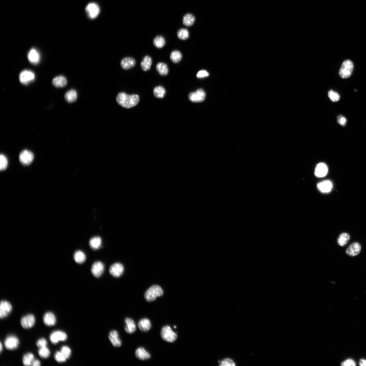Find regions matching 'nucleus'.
Masks as SVG:
<instances>
[{"mask_svg":"<svg viewBox=\"0 0 366 366\" xmlns=\"http://www.w3.org/2000/svg\"><path fill=\"white\" fill-rule=\"evenodd\" d=\"M116 101L120 105L126 108L136 106L139 101V96L136 94L128 95L124 92L119 93L116 97Z\"/></svg>","mask_w":366,"mask_h":366,"instance_id":"nucleus-1","label":"nucleus"},{"mask_svg":"<svg viewBox=\"0 0 366 366\" xmlns=\"http://www.w3.org/2000/svg\"><path fill=\"white\" fill-rule=\"evenodd\" d=\"M164 294L163 290L158 285L152 286L148 289L145 294V298L148 302H153L157 298L162 296Z\"/></svg>","mask_w":366,"mask_h":366,"instance_id":"nucleus-2","label":"nucleus"},{"mask_svg":"<svg viewBox=\"0 0 366 366\" xmlns=\"http://www.w3.org/2000/svg\"><path fill=\"white\" fill-rule=\"evenodd\" d=\"M354 65L351 61L347 60L344 61L340 69L339 75L343 78H347L352 75Z\"/></svg>","mask_w":366,"mask_h":366,"instance_id":"nucleus-3","label":"nucleus"},{"mask_svg":"<svg viewBox=\"0 0 366 366\" xmlns=\"http://www.w3.org/2000/svg\"><path fill=\"white\" fill-rule=\"evenodd\" d=\"M161 335L164 341L169 342H174L177 338V334L168 325L164 327L161 330Z\"/></svg>","mask_w":366,"mask_h":366,"instance_id":"nucleus-4","label":"nucleus"},{"mask_svg":"<svg viewBox=\"0 0 366 366\" xmlns=\"http://www.w3.org/2000/svg\"><path fill=\"white\" fill-rule=\"evenodd\" d=\"M19 343V339L14 335L8 336L4 341L5 347L7 350H10L16 349L18 347Z\"/></svg>","mask_w":366,"mask_h":366,"instance_id":"nucleus-5","label":"nucleus"},{"mask_svg":"<svg viewBox=\"0 0 366 366\" xmlns=\"http://www.w3.org/2000/svg\"><path fill=\"white\" fill-rule=\"evenodd\" d=\"M67 338V334L63 331L60 330L54 331L50 334V336L51 342L54 345L57 344L60 341H66Z\"/></svg>","mask_w":366,"mask_h":366,"instance_id":"nucleus-6","label":"nucleus"},{"mask_svg":"<svg viewBox=\"0 0 366 366\" xmlns=\"http://www.w3.org/2000/svg\"><path fill=\"white\" fill-rule=\"evenodd\" d=\"M34 159L32 152L28 150H24L21 152L19 156L20 162L24 165H28L31 164Z\"/></svg>","mask_w":366,"mask_h":366,"instance_id":"nucleus-7","label":"nucleus"},{"mask_svg":"<svg viewBox=\"0 0 366 366\" xmlns=\"http://www.w3.org/2000/svg\"><path fill=\"white\" fill-rule=\"evenodd\" d=\"M206 94L203 90L198 89L195 92L191 93L189 95L190 101L194 103H200L203 101L205 99Z\"/></svg>","mask_w":366,"mask_h":366,"instance_id":"nucleus-8","label":"nucleus"},{"mask_svg":"<svg viewBox=\"0 0 366 366\" xmlns=\"http://www.w3.org/2000/svg\"><path fill=\"white\" fill-rule=\"evenodd\" d=\"M12 310L11 304L6 300H2L0 304V317L3 319L10 314Z\"/></svg>","mask_w":366,"mask_h":366,"instance_id":"nucleus-9","label":"nucleus"},{"mask_svg":"<svg viewBox=\"0 0 366 366\" xmlns=\"http://www.w3.org/2000/svg\"><path fill=\"white\" fill-rule=\"evenodd\" d=\"M86 11L89 18L93 19L96 18L99 14L100 8L97 4L91 3L87 6Z\"/></svg>","mask_w":366,"mask_h":366,"instance_id":"nucleus-10","label":"nucleus"},{"mask_svg":"<svg viewBox=\"0 0 366 366\" xmlns=\"http://www.w3.org/2000/svg\"><path fill=\"white\" fill-rule=\"evenodd\" d=\"M35 323V317L31 314H28L24 316L20 321L21 326L25 329L32 328Z\"/></svg>","mask_w":366,"mask_h":366,"instance_id":"nucleus-11","label":"nucleus"},{"mask_svg":"<svg viewBox=\"0 0 366 366\" xmlns=\"http://www.w3.org/2000/svg\"><path fill=\"white\" fill-rule=\"evenodd\" d=\"M124 271V266L120 263H116L112 264L109 269V273L113 277H119L123 274Z\"/></svg>","mask_w":366,"mask_h":366,"instance_id":"nucleus-12","label":"nucleus"},{"mask_svg":"<svg viewBox=\"0 0 366 366\" xmlns=\"http://www.w3.org/2000/svg\"><path fill=\"white\" fill-rule=\"evenodd\" d=\"M104 266L101 261H97L92 266L91 272L93 276L96 278L101 277L103 273Z\"/></svg>","mask_w":366,"mask_h":366,"instance_id":"nucleus-13","label":"nucleus"},{"mask_svg":"<svg viewBox=\"0 0 366 366\" xmlns=\"http://www.w3.org/2000/svg\"><path fill=\"white\" fill-rule=\"evenodd\" d=\"M35 75L32 71L24 70L19 75V80L22 84L27 85L35 79Z\"/></svg>","mask_w":366,"mask_h":366,"instance_id":"nucleus-14","label":"nucleus"},{"mask_svg":"<svg viewBox=\"0 0 366 366\" xmlns=\"http://www.w3.org/2000/svg\"><path fill=\"white\" fill-rule=\"evenodd\" d=\"M361 247L358 242H354L351 244L346 250V253L351 257H354L359 255L361 251Z\"/></svg>","mask_w":366,"mask_h":366,"instance_id":"nucleus-15","label":"nucleus"},{"mask_svg":"<svg viewBox=\"0 0 366 366\" xmlns=\"http://www.w3.org/2000/svg\"><path fill=\"white\" fill-rule=\"evenodd\" d=\"M328 172L327 165L324 163L318 164L315 168V174L317 177L322 178L326 176Z\"/></svg>","mask_w":366,"mask_h":366,"instance_id":"nucleus-16","label":"nucleus"},{"mask_svg":"<svg viewBox=\"0 0 366 366\" xmlns=\"http://www.w3.org/2000/svg\"><path fill=\"white\" fill-rule=\"evenodd\" d=\"M108 338L113 346L119 347L122 345V341L119 337L118 332L116 330L111 331L108 335Z\"/></svg>","mask_w":366,"mask_h":366,"instance_id":"nucleus-17","label":"nucleus"},{"mask_svg":"<svg viewBox=\"0 0 366 366\" xmlns=\"http://www.w3.org/2000/svg\"><path fill=\"white\" fill-rule=\"evenodd\" d=\"M333 185L332 183L329 180L322 181L318 184L317 188L321 192L328 193L332 190Z\"/></svg>","mask_w":366,"mask_h":366,"instance_id":"nucleus-18","label":"nucleus"},{"mask_svg":"<svg viewBox=\"0 0 366 366\" xmlns=\"http://www.w3.org/2000/svg\"><path fill=\"white\" fill-rule=\"evenodd\" d=\"M43 321L47 326H53L56 322V318L53 313L47 312L43 316Z\"/></svg>","mask_w":366,"mask_h":366,"instance_id":"nucleus-19","label":"nucleus"},{"mask_svg":"<svg viewBox=\"0 0 366 366\" xmlns=\"http://www.w3.org/2000/svg\"><path fill=\"white\" fill-rule=\"evenodd\" d=\"M136 64V60L131 58H124L121 60L120 62L121 67L124 69H128L132 68L135 66Z\"/></svg>","mask_w":366,"mask_h":366,"instance_id":"nucleus-20","label":"nucleus"},{"mask_svg":"<svg viewBox=\"0 0 366 366\" xmlns=\"http://www.w3.org/2000/svg\"><path fill=\"white\" fill-rule=\"evenodd\" d=\"M125 332L129 334L134 333L136 330V325L134 320L130 318H127L125 319Z\"/></svg>","mask_w":366,"mask_h":366,"instance_id":"nucleus-21","label":"nucleus"},{"mask_svg":"<svg viewBox=\"0 0 366 366\" xmlns=\"http://www.w3.org/2000/svg\"><path fill=\"white\" fill-rule=\"evenodd\" d=\"M135 354L136 358L140 360H147L150 359L151 357V355L144 348L142 347L138 348L136 350Z\"/></svg>","mask_w":366,"mask_h":366,"instance_id":"nucleus-22","label":"nucleus"},{"mask_svg":"<svg viewBox=\"0 0 366 366\" xmlns=\"http://www.w3.org/2000/svg\"><path fill=\"white\" fill-rule=\"evenodd\" d=\"M40 54L36 49H32L30 50L28 55V58L30 63L36 64L40 61Z\"/></svg>","mask_w":366,"mask_h":366,"instance_id":"nucleus-23","label":"nucleus"},{"mask_svg":"<svg viewBox=\"0 0 366 366\" xmlns=\"http://www.w3.org/2000/svg\"><path fill=\"white\" fill-rule=\"evenodd\" d=\"M138 325L139 329L143 332H147L151 328V322L147 319H143L139 321Z\"/></svg>","mask_w":366,"mask_h":366,"instance_id":"nucleus-24","label":"nucleus"},{"mask_svg":"<svg viewBox=\"0 0 366 366\" xmlns=\"http://www.w3.org/2000/svg\"><path fill=\"white\" fill-rule=\"evenodd\" d=\"M102 244L101 238L99 236L94 237L89 241L90 247L94 250H98L101 247Z\"/></svg>","mask_w":366,"mask_h":366,"instance_id":"nucleus-25","label":"nucleus"},{"mask_svg":"<svg viewBox=\"0 0 366 366\" xmlns=\"http://www.w3.org/2000/svg\"><path fill=\"white\" fill-rule=\"evenodd\" d=\"M52 83L56 87H63L67 85V81L66 77L61 76L54 78Z\"/></svg>","mask_w":366,"mask_h":366,"instance_id":"nucleus-26","label":"nucleus"},{"mask_svg":"<svg viewBox=\"0 0 366 366\" xmlns=\"http://www.w3.org/2000/svg\"><path fill=\"white\" fill-rule=\"evenodd\" d=\"M152 63V60L150 57L146 56L141 63V66L142 69L145 71L149 70L151 68Z\"/></svg>","mask_w":366,"mask_h":366,"instance_id":"nucleus-27","label":"nucleus"},{"mask_svg":"<svg viewBox=\"0 0 366 366\" xmlns=\"http://www.w3.org/2000/svg\"><path fill=\"white\" fill-rule=\"evenodd\" d=\"M74 258L75 262L79 264H81L85 262L86 257L84 252L80 250L76 251L74 255Z\"/></svg>","mask_w":366,"mask_h":366,"instance_id":"nucleus-28","label":"nucleus"},{"mask_svg":"<svg viewBox=\"0 0 366 366\" xmlns=\"http://www.w3.org/2000/svg\"><path fill=\"white\" fill-rule=\"evenodd\" d=\"M64 97L65 99L69 103L75 101L77 97L76 91L74 90H69L65 94Z\"/></svg>","mask_w":366,"mask_h":366,"instance_id":"nucleus-29","label":"nucleus"},{"mask_svg":"<svg viewBox=\"0 0 366 366\" xmlns=\"http://www.w3.org/2000/svg\"><path fill=\"white\" fill-rule=\"evenodd\" d=\"M350 236L347 233H343L340 235L338 239V245L341 247L346 246L349 241Z\"/></svg>","mask_w":366,"mask_h":366,"instance_id":"nucleus-30","label":"nucleus"},{"mask_svg":"<svg viewBox=\"0 0 366 366\" xmlns=\"http://www.w3.org/2000/svg\"><path fill=\"white\" fill-rule=\"evenodd\" d=\"M157 71L162 75H166L169 72L167 65L163 63H159L156 65Z\"/></svg>","mask_w":366,"mask_h":366,"instance_id":"nucleus-31","label":"nucleus"},{"mask_svg":"<svg viewBox=\"0 0 366 366\" xmlns=\"http://www.w3.org/2000/svg\"><path fill=\"white\" fill-rule=\"evenodd\" d=\"M195 21V18L193 15L191 14H187L185 15L183 19V23L184 24L189 27L194 24Z\"/></svg>","mask_w":366,"mask_h":366,"instance_id":"nucleus-32","label":"nucleus"},{"mask_svg":"<svg viewBox=\"0 0 366 366\" xmlns=\"http://www.w3.org/2000/svg\"><path fill=\"white\" fill-rule=\"evenodd\" d=\"M34 360V356L32 353L29 352L25 354L23 359V362L25 366L31 365L33 361Z\"/></svg>","mask_w":366,"mask_h":366,"instance_id":"nucleus-33","label":"nucleus"},{"mask_svg":"<svg viewBox=\"0 0 366 366\" xmlns=\"http://www.w3.org/2000/svg\"><path fill=\"white\" fill-rule=\"evenodd\" d=\"M154 96L158 98H163L165 95L166 91L163 87L161 86L155 87L153 91Z\"/></svg>","mask_w":366,"mask_h":366,"instance_id":"nucleus-34","label":"nucleus"},{"mask_svg":"<svg viewBox=\"0 0 366 366\" xmlns=\"http://www.w3.org/2000/svg\"><path fill=\"white\" fill-rule=\"evenodd\" d=\"M170 58L173 62L176 63L180 62L182 58V55L180 52L174 51L172 52Z\"/></svg>","mask_w":366,"mask_h":366,"instance_id":"nucleus-35","label":"nucleus"},{"mask_svg":"<svg viewBox=\"0 0 366 366\" xmlns=\"http://www.w3.org/2000/svg\"><path fill=\"white\" fill-rule=\"evenodd\" d=\"M165 41L164 38L162 36H157L154 39L153 44L154 46L158 48H162L165 45Z\"/></svg>","mask_w":366,"mask_h":366,"instance_id":"nucleus-36","label":"nucleus"},{"mask_svg":"<svg viewBox=\"0 0 366 366\" xmlns=\"http://www.w3.org/2000/svg\"><path fill=\"white\" fill-rule=\"evenodd\" d=\"M177 35L179 38L183 40H186L189 36L188 30L186 29H182L178 30Z\"/></svg>","mask_w":366,"mask_h":366,"instance_id":"nucleus-37","label":"nucleus"},{"mask_svg":"<svg viewBox=\"0 0 366 366\" xmlns=\"http://www.w3.org/2000/svg\"><path fill=\"white\" fill-rule=\"evenodd\" d=\"M38 352L39 356L43 359L47 358L50 355V351L47 347L40 348Z\"/></svg>","mask_w":366,"mask_h":366,"instance_id":"nucleus-38","label":"nucleus"},{"mask_svg":"<svg viewBox=\"0 0 366 366\" xmlns=\"http://www.w3.org/2000/svg\"><path fill=\"white\" fill-rule=\"evenodd\" d=\"M0 169L1 171L5 170L7 167L8 161L6 156L3 154H1L0 156Z\"/></svg>","mask_w":366,"mask_h":366,"instance_id":"nucleus-39","label":"nucleus"},{"mask_svg":"<svg viewBox=\"0 0 366 366\" xmlns=\"http://www.w3.org/2000/svg\"><path fill=\"white\" fill-rule=\"evenodd\" d=\"M54 358L59 363H64L67 359L61 351H57L56 352L54 355Z\"/></svg>","mask_w":366,"mask_h":366,"instance_id":"nucleus-40","label":"nucleus"},{"mask_svg":"<svg viewBox=\"0 0 366 366\" xmlns=\"http://www.w3.org/2000/svg\"><path fill=\"white\" fill-rule=\"evenodd\" d=\"M60 351L63 353L64 355L66 357L67 359L70 357L72 351L70 348L67 346H64L61 348Z\"/></svg>","mask_w":366,"mask_h":366,"instance_id":"nucleus-41","label":"nucleus"},{"mask_svg":"<svg viewBox=\"0 0 366 366\" xmlns=\"http://www.w3.org/2000/svg\"><path fill=\"white\" fill-rule=\"evenodd\" d=\"M328 96L331 101L334 102L338 101L340 98L339 95L332 90H330L329 92Z\"/></svg>","mask_w":366,"mask_h":366,"instance_id":"nucleus-42","label":"nucleus"},{"mask_svg":"<svg viewBox=\"0 0 366 366\" xmlns=\"http://www.w3.org/2000/svg\"><path fill=\"white\" fill-rule=\"evenodd\" d=\"M219 365L221 366H234L236 365L232 360L227 358L222 360L220 363Z\"/></svg>","mask_w":366,"mask_h":366,"instance_id":"nucleus-43","label":"nucleus"},{"mask_svg":"<svg viewBox=\"0 0 366 366\" xmlns=\"http://www.w3.org/2000/svg\"><path fill=\"white\" fill-rule=\"evenodd\" d=\"M47 345L46 340L43 338L38 340L36 342L37 346L40 348L47 347Z\"/></svg>","mask_w":366,"mask_h":366,"instance_id":"nucleus-44","label":"nucleus"},{"mask_svg":"<svg viewBox=\"0 0 366 366\" xmlns=\"http://www.w3.org/2000/svg\"><path fill=\"white\" fill-rule=\"evenodd\" d=\"M356 365V363L352 359H347L341 363V365L343 366H354Z\"/></svg>","mask_w":366,"mask_h":366,"instance_id":"nucleus-45","label":"nucleus"},{"mask_svg":"<svg viewBox=\"0 0 366 366\" xmlns=\"http://www.w3.org/2000/svg\"><path fill=\"white\" fill-rule=\"evenodd\" d=\"M209 75V73L207 71L202 70L198 72L197 76L198 78H202L208 77Z\"/></svg>","mask_w":366,"mask_h":366,"instance_id":"nucleus-46","label":"nucleus"},{"mask_svg":"<svg viewBox=\"0 0 366 366\" xmlns=\"http://www.w3.org/2000/svg\"><path fill=\"white\" fill-rule=\"evenodd\" d=\"M338 119L339 123L341 125H345L347 123V119L344 117L339 116Z\"/></svg>","mask_w":366,"mask_h":366,"instance_id":"nucleus-47","label":"nucleus"},{"mask_svg":"<svg viewBox=\"0 0 366 366\" xmlns=\"http://www.w3.org/2000/svg\"><path fill=\"white\" fill-rule=\"evenodd\" d=\"M41 365V363L40 361L37 359H34L33 361L31 366H40Z\"/></svg>","mask_w":366,"mask_h":366,"instance_id":"nucleus-48","label":"nucleus"},{"mask_svg":"<svg viewBox=\"0 0 366 366\" xmlns=\"http://www.w3.org/2000/svg\"><path fill=\"white\" fill-rule=\"evenodd\" d=\"M359 365L360 366H366V360L361 359L360 361Z\"/></svg>","mask_w":366,"mask_h":366,"instance_id":"nucleus-49","label":"nucleus"},{"mask_svg":"<svg viewBox=\"0 0 366 366\" xmlns=\"http://www.w3.org/2000/svg\"><path fill=\"white\" fill-rule=\"evenodd\" d=\"M1 345V346H0V351H1V352L3 349V346L1 342V345Z\"/></svg>","mask_w":366,"mask_h":366,"instance_id":"nucleus-50","label":"nucleus"},{"mask_svg":"<svg viewBox=\"0 0 366 366\" xmlns=\"http://www.w3.org/2000/svg\"><path fill=\"white\" fill-rule=\"evenodd\" d=\"M174 327L175 328H176V327L175 326H174Z\"/></svg>","mask_w":366,"mask_h":366,"instance_id":"nucleus-51","label":"nucleus"}]
</instances>
